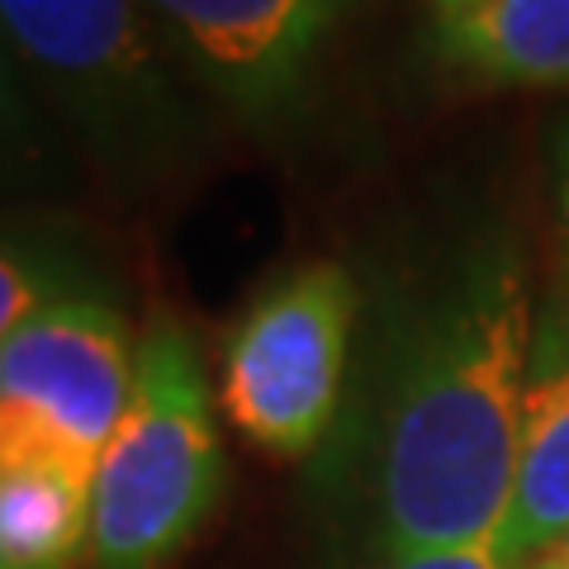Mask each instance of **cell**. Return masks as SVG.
Listing matches in <instances>:
<instances>
[{"mask_svg": "<svg viewBox=\"0 0 569 569\" xmlns=\"http://www.w3.org/2000/svg\"><path fill=\"white\" fill-rule=\"evenodd\" d=\"M432 58L475 86H569V0H470L437 14Z\"/></svg>", "mask_w": 569, "mask_h": 569, "instance_id": "8", "label": "cell"}, {"mask_svg": "<svg viewBox=\"0 0 569 569\" xmlns=\"http://www.w3.org/2000/svg\"><path fill=\"white\" fill-rule=\"evenodd\" d=\"M460 6H470V0H432L437 14H451V10H460Z\"/></svg>", "mask_w": 569, "mask_h": 569, "instance_id": "15", "label": "cell"}, {"mask_svg": "<svg viewBox=\"0 0 569 569\" xmlns=\"http://www.w3.org/2000/svg\"><path fill=\"white\" fill-rule=\"evenodd\" d=\"M569 531V271L537 295L527 380L518 408V475L493 550L512 569Z\"/></svg>", "mask_w": 569, "mask_h": 569, "instance_id": "7", "label": "cell"}, {"mask_svg": "<svg viewBox=\"0 0 569 569\" xmlns=\"http://www.w3.org/2000/svg\"><path fill=\"white\" fill-rule=\"evenodd\" d=\"M138 380V332L114 295L67 299L0 347V466L96 479Z\"/></svg>", "mask_w": 569, "mask_h": 569, "instance_id": "5", "label": "cell"}, {"mask_svg": "<svg viewBox=\"0 0 569 569\" xmlns=\"http://www.w3.org/2000/svg\"><path fill=\"white\" fill-rule=\"evenodd\" d=\"M337 6H347V0H337Z\"/></svg>", "mask_w": 569, "mask_h": 569, "instance_id": "17", "label": "cell"}, {"mask_svg": "<svg viewBox=\"0 0 569 569\" xmlns=\"http://www.w3.org/2000/svg\"><path fill=\"white\" fill-rule=\"evenodd\" d=\"M537 295L508 228H475L380 290L347 403L313 456L356 556L498 541Z\"/></svg>", "mask_w": 569, "mask_h": 569, "instance_id": "1", "label": "cell"}, {"mask_svg": "<svg viewBox=\"0 0 569 569\" xmlns=\"http://www.w3.org/2000/svg\"><path fill=\"white\" fill-rule=\"evenodd\" d=\"M366 295L342 261L276 276L223 337L219 399L271 460H313L347 403Z\"/></svg>", "mask_w": 569, "mask_h": 569, "instance_id": "4", "label": "cell"}, {"mask_svg": "<svg viewBox=\"0 0 569 569\" xmlns=\"http://www.w3.org/2000/svg\"><path fill=\"white\" fill-rule=\"evenodd\" d=\"M81 167L77 142L62 133L24 67L14 62L10 43L0 39V209L48 200L77 181Z\"/></svg>", "mask_w": 569, "mask_h": 569, "instance_id": "11", "label": "cell"}, {"mask_svg": "<svg viewBox=\"0 0 569 569\" xmlns=\"http://www.w3.org/2000/svg\"><path fill=\"white\" fill-rule=\"evenodd\" d=\"M228 456L194 337L157 309L138 328V380L91 479L86 569H171L209 527Z\"/></svg>", "mask_w": 569, "mask_h": 569, "instance_id": "3", "label": "cell"}, {"mask_svg": "<svg viewBox=\"0 0 569 569\" xmlns=\"http://www.w3.org/2000/svg\"><path fill=\"white\" fill-rule=\"evenodd\" d=\"M518 569H565V560L556 556V550H541V556H531V560L518 565Z\"/></svg>", "mask_w": 569, "mask_h": 569, "instance_id": "14", "label": "cell"}, {"mask_svg": "<svg viewBox=\"0 0 569 569\" xmlns=\"http://www.w3.org/2000/svg\"><path fill=\"white\" fill-rule=\"evenodd\" d=\"M114 295L110 252L96 228L52 204L0 209V347L67 299Z\"/></svg>", "mask_w": 569, "mask_h": 569, "instance_id": "9", "label": "cell"}, {"mask_svg": "<svg viewBox=\"0 0 569 569\" xmlns=\"http://www.w3.org/2000/svg\"><path fill=\"white\" fill-rule=\"evenodd\" d=\"M91 556V475L0 466V569H81Z\"/></svg>", "mask_w": 569, "mask_h": 569, "instance_id": "10", "label": "cell"}, {"mask_svg": "<svg viewBox=\"0 0 569 569\" xmlns=\"http://www.w3.org/2000/svg\"><path fill=\"white\" fill-rule=\"evenodd\" d=\"M351 569H512L493 546H456V550H376L356 556Z\"/></svg>", "mask_w": 569, "mask_h": 569, "instance_id": "12", "label": "cell"}, {"mask_svg": "<svg viewBox=\"0 0 569 569\" xmlns=\"http://www.w3.org/2000/svg\"><path fill=\"white\" fill-rule=\"evenodd\" d=\"M0 39L114 190H162L200 152L209 100L142 0H0Z\"/></svg>", "mask_w": 569, "mask_h": 569, "instance_id": "2", "label": "cell"}, {"mask_svg": "<svg viewBox=\"0 0 569 569\" xmlns=\"http://www.w3.org/2000/svg\"><path fill=\"white\" fill-rule=\"evenodd\" d=\"M186 77L247 129H276L305 100L337 0H142Z\"/></svg>", "mask_w": 569, "mask_h": 569, "instance_id": "6", "label": "cell"}, {"mask_svg": "<svg viewBox=\"0 0 569 569\" xmlns=\"http://www.w3.org/2000/svg\"><path fill=\"white\" fill-rule=\"evenodd\" d=\"M546 550H556V556H560V560H565V569H569V531H565V537H560V541H556V546H546Z\"/></svg>", "mask_w": 569, "mask_h": 569, "instance_id": "16", "label": "cell"}, {"mask_svg": "<svg viewBox=\"0 0 569 569\" xmlns=\"http://www.w3.org/2000/svg\"><path fill=\"white\" fill-rule=\"evenodd\" d=\"M550 181H556V219H560L565 271H569V119L556 129V142H550Z\"/></svg>", "mask_w": 569, "mask_h": 569, "instance_id": "13", "label": "cell"}]
</instances>
